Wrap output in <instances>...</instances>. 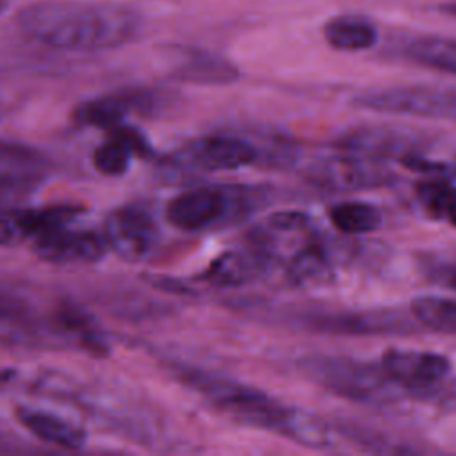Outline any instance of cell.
<instances>
[{
  "instance_id": "4",
  "label": "cell",
  "mask_w": 456,
  "mask_h": 456,
  "mask_svg": "<svg viewBox=\"0 0 456 456\" xmlns=\"http://www.w3.org/2000/svg\"><path fill=\"white\" fill-rule=\"evenodd\" d=\"M358 109L456 123V91L440 87H390L353 98Z\"/></svg>"
},
{
  "instance_id": "12",
  "label": "cell",
  "mask_w": 456,
  "mask_h": 456,
  "mask_svg": "<svg viewBox=\"0 0 456 456\" xmlns=\"http://www.w3.org/2000/svg\"><path fill=\"white\" fill-rule=\"evenodd\" d=\"M306 326L328 333L346 335H387V333H408L411 322L403 321L397 314L390 312H330L314 314L306 321Z\"/></svg>"
},
{
  "instance_id": "14",
  "label": "cell",
  "mask_w": 456,
  "mask_h": 456,
  "mask_svg": "<svg viewBox=\"0 0 456 456\" xmlns=\"http://www.w3.org/2000/svg\"><path fill=\"white\" fill-rule=\"evenodd\" d=\"M109 132V137L96 148L93 162L100 173L119 176L128 169L135 155H146L150 148L144 137L130 126L119 125Z\"/></svg>"
},
{
  "instance_id": "15",
  "label": "cell",
  "mask_w": 456,
  "mask_h": 456,
  "mask_svg": "<svg viewBox=\"0 0 456 456\" xmlns=\"http://www.w3.org/2000/svg\"><path fill=\"white\" fill-rule=\"evenodd\" d=\"M269 265V260L256 249L224 251L200 276L216 287H239L256 280Z\"/></svg>"
},
{
  "instance_id": "23",
  "label": "cell",
  "mask_w": 456,
  "mask_h": 456,
  "mask_svg": "<svg viewBox=\"0 0 456 456\" xmlns=\"http://www.w3.org/2000/svg\"><path fill=\"white\" fill-rule=\"evenodd\" d=\"M132 100L125 96H102L91 102L82 103L75 110V119L87 126H98V128H114L119 126L125 119L126 112L130 110Z\"/></svg>"
},
{
  "instance_id": "19",
  "label": "cell",
  "mask_w": 456,
  "mask_h": 456,
  "mask_svg": "<svg viewBox=\"0 0 456 456\" xmlns=\"http://www.w3.org/2000/svg\"><path fill=\"white\" fill-rule=\"evenodd\" d=\"M287 276L294 285L328 281L331 278V262L326 249L308 240L287 258Z\"/></svg>"
},
{
  "instance_id": "5",
  "label": "cell",
  "mask_w": 456,
  "mask_h": 456,
  "mask_svg": "<svg viewBox=\"0 0 456 456\" xmlns=\"http://www.w3.org/2000/svg\"><path fill=\"white\" fill-rule=\"evenodd\" d=\"M230 187L200 185L176 194L166 207L167 221L183 232H200L219 224L233 207Z\"/></svg>"
},
{
  "instance_id": "17",
  "label": "cell",
  "mask_w": 456,
  "mask_h": 456,
  "mask_svg": "<svg viewBox=\"0 0 456 456\" xmlns=\"http://www.w3.org/2000/svg\"><path fill=\"white\" fill-rule=\"evenodd\" d=\"M326 43L340 52H363L378 43V28L363 16L342 14L331 18L322 28Z\"/></svg>"
},
{
  "instance_id": "16",
  "label": "cell",
  "mask_w": 456,
  "mask_h": 456,
  "mask_svg": "<svg viewBox=\"0 0 456 456\" xmlns=\"http://www.w3.org/2000/svg\"><path fill=\"white\" fill-rule=\"evenodd\" d=\"M18 419L34 436L43 442L64 449H78L86 442V433L59 415L32 408H18Z\"/></svg>"
},
{
  "instance_id": "26",
  "label": "cell",
  "mask_w": 456,
  "mask_h": 456,
  "mask_svg": "<svg viewBox=\"0 0 456 456\" xmlns=\"http://www.w3.org/2000/svg\"><path fill=\"white\" fill-rule=\"evenodd\" d=\"M445 219H447V221H449L452 226H456V200H454V201H452V205L449 207Z\"/></svg>"
},
{
  "instance_id": "18",
  "label": "cell",
  "mask_w": 456,
  "mask_h": 456,
  "mask_svg": "<svg viewBox=\"0 0 456 456\" xmlns=\"http://www.w3.org/2000/svg\"><path fill=\"white\" fill-rule=\"evenodd\" d=\"M39 328L30 308L16 296L0 290V340L28 344L37 340Z\"/></svg>"
},
{
  "instance_id": "25",
  "label": "cell",
  "mask_w": 456,
  "mask_h": 456,
  "mask_svg": "<svg viewBox=\"0 0 456 456\" xmlns=\"http://www.w3.org/2000/svg\"><path fill=\"white\" fill-rule=\"evenodd\" d=\"M428 274L435 283L447 287L451 290H456V264H452V262L433 264L428 269Z\"/></svg>"
},
{
  "instance_id": "7",
  "label": "cell",
  "mask_w": 456,
  "mask_h": 456,
  "mask_svg": "<svg viewBox=\"0 0 456 456\" xmlns=\"http://www.w3.org/2000/svg\"><path fill=\"white\" fill-rule=\"evenodd\" d=\"M379 365L392 381L410 394H426L451 372V362L444 354L417 349L390 347L383 353Z\"/></svg>"
},
{
  "instance_id": "1",
  "label": "cell",
  "mask_w": 456,
  "mask_h": 456,
  "mask_svg": "<svg viewBox=\"0 0 456 456\" xmlns=\"http://www.w3.org/2000/svg\"><path fill=\"white\" fill-rule=\"evenodd\" d=\"M137 16L126 7L84 0H43L18 16L28 39L73 52L116 48L137 32Z\"/></svg>"
},
{
  "instance_id": "13",
  "label": "cell",
  "mask_w": 456,
  "mask_h": 456,
  "mask_svg": "<svg viewBox=\"0 0 456 456\" xmlns=\"http://www.w3.org/2000/svg\"><path fill=\"white\" fill-rule=\"evenodd\" d=\"M48 160L36 150L0 141V187L20 191L36 187L48 175Z\"/></svg>"
},
{
  "instance_id": "11",
  "label": "cell",
  "mask_w": 456,
  "mask_h": 456,
  "mask_svg": "<svg viewBox=\"0 0 456 456\" xmlns=\"http://www.w3.org/2000/svg\"><path fill=\"white\" fill-rule=\"evenodd\" d=\"M77 214L78 210L69 205L0 212V246L34 240L45 232L73 221Z\"/></svg>"
},
{
  "instance_id": "10",
  "label": "cell",
  "mask_w": 456,
  "mask_h": 456,
  "mask_svg": "<svg viewBox=\"0 0 456 456\" xmlns=\"http://www.w3.org/2000/svg\"><path fill=\"white\" fill-rule=\"evenodd\" d=\"M73 221L55 226L34 239V251L55 264H86L100 260L107 251L103 233L71 226Z\"/></svg>"
},
{
  "instance_id": "3",
  "label": "cell",
  "mask_w": 456,
  "mask_h": 456,
  "mask_svg": "<svg viewBox=\"0 0 456 456\" xmlns=\"http://www.w3.org/2000/svg\"><path fill=\"white\" fill-rule=\"evenodd\" d=\"M301 369L321 387L363 404H385L401 395V387L392 381L381 365H370L344 356H314L301 362Z\"/></svg>"
},
{
  "instance_id": "9",
  "label": "cell",
  "mask_w": 456,
  "mask_h": 456,
  "mask_svg": "<svg viewBox=\"0 0 456 456\" xmlns=\"http://www.w3.org/2000/svg\"><path fill=\"white\" fill-rule=\"evenodd\" d=\"M256 159V148L235 135H205L176 155L182 166L200 171H235L255 164Z\"/></svg>"
},
{
  "instance_id": "24",
  "label": "cell",
  "mask_w": 456,
  "mask_h": 456,
  "mask_svg": "<svg viewBox=\"0 0 456 456\" xmlns=\"http://www.w3.org/2000/svg\"><path fill=\"white\" fill-rule=\"evenodd\" d=\"M419 198L429 214L435 217H445L449 207L456 200V189L442 180L426 182L419 187Z\"/></svg>"
},
{
  "instance_id": "6",
  "label": "cell",
  "mask_w": 456,
  "mask_h": 456,
  "mask_svg": "<svg viewBox=\"0 0 456 456\" xmlns=\"http://www.w3.org/2000/svg\"><path fill=\"white\" fill-rule=\"evenodd\" d=\"M308 180L331 191H362L388 183L392 173L374 157L351 153L315 162L308 169Z\"/></svg>"
},
{
  "instance_id": "20",
  "label": "cell",
  "mask_w": 456,
  "mask_h": 456,
  "mask_svg": "<svg viewBox=\"0 0 456 456\" xmlns=\"http://www.w3.org/2000/svg\"><path fill=\"white\" fill-rule=\"evenodd\" d=\"M406 55L420 66L456 75V39L452 37H419L408 45Z\"/></svg>"
},
{
  "instance_id": "21",
  "label": "cell",
  "mask_w": 456,
  "mask_h": 456,
  "mask_svg": "<svg viewBox=\"0 0 456 456\" xmlns=\"http://www.w3.org/2000/svg\"><path fill=\"white\" fill-rule=\"evenodd\" d=\"M413 319L433 331L456 335V299L442 296H419L410 303Z\"/></svg>"
},
{
  "instance_id": "2",
  "label": "cell",
  "mask_w": 456,
  "mask_h": 456,
  "mask_svg": "<svg viewBox=\"0 0 456 456\" xmlns=\"http://www.w3.org/2000/svg\"><path fill=\"white\" fill-rule=\"evenodd\" d=\"M176 370L183 383L240 424L273 431L310 449H328L335 444L333 431L322 419L294 406H285L255 387L192 367H176Z\"/></svg>"
},
{
  "instance_id": "22",
  "label": "cell",
  "mask_w": 456,
  "mask_h": 456,
  "mask_svg": "<svg viewBox=\"0 0 456 456\" xmlns=\"http://www.w3.org/2000/svg\"><path fill=\"white\" fill-rule=\"evenodd\" d=\"M328 217L335 228L349 235H360L372 232L381 223L379 210L370 203L344 201L328 210Z\"/></svg>"
},
{
  "instance_id": "27",
  "label": "cell",
  "mask_w": 456,
  "mask_h": 456,
  "mask_svg": "<svg viewBox=\"0 0 456 456\" xmlns=\"http://www.w3.org/2000/svg\"><path fill=\"white\" fill-rule=\"evenodd\" d=\"M7 7V0H0V12Z\"/></svg>"
},
{
  "instance_id": "8",
  "label": "cell",
  "mask_w": 456,
  "mask_h": 456,
  "mask_svg": "<svg viewBox=\"0 0 456 456\" xmlns=\"http://www.w3.org/2000/svg\"><path fill=\"white\" fill-rule=\"evenodd\" d=\"M103 237L107 248H112L121 258L141 260L157 244L159 230L144 207L126 205L107 217Z\"/></svg>"
}]
</instances>
